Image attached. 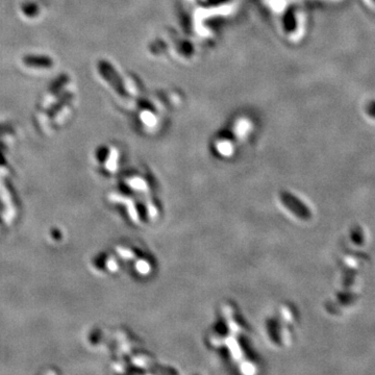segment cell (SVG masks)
Listing matches in <instances>:
<instances>
[{
	"instance_id": "cell-1",
	"label": "cell",
	"mask_w": 375,
	"mask_h": 375,
	"mask_svg": "<svg viewBox=\"0 0 375 375\" xmlns=\"http://www.w3.org/2000/svg\"><path fill=\"white\" fill-rule=\"evenodd\" d=\"M23 60L27 66L34 68H49L52 65V60L49 57L41 55H28L24 57Z\"/></svg>"
}]
</instances>
